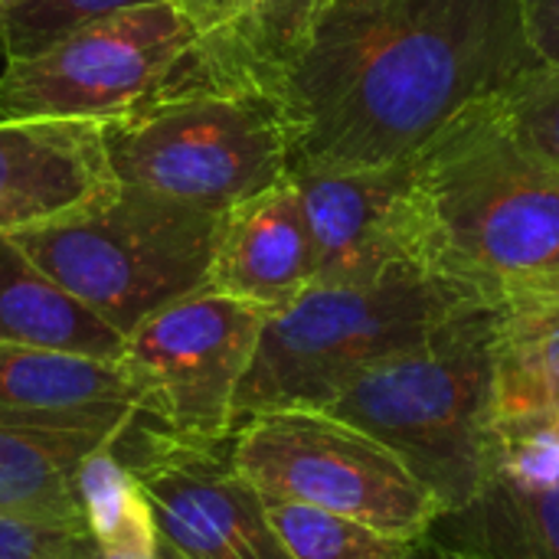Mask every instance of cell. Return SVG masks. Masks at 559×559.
Instances as JSON below:
<instances>
[{"instance_id":"6da1fadb","label":"cell","mask_w":559,"mask_h":559,"mask_svg":"<svg viewBox=\"0 0 559 559\" xmlns=\"http://www.w3.org/2000/svg\"><path fill=\"white\" fill-rule=\"evenodd\" d=\"M534 66L518 0H331L275 92L288 170L409 160Z\"/></svg>"},{"instance_id":"7a4b0ae2","label":"cell","mask_w":559,"mask_h":559,"mask_svg":"<svg viewBox=\"0 0 559 559\" xmlns=\"http://www.w3.org/2000/svg\"><path fill=\"white\" fill-rule=\"evenodd\" d=\"M491 102L413 157V219L423 272L501 305L559 292V167L524 151Z\"/></svg>"},{"instance_id":"3957f363","label":"cell","mask_w":559,"mask_h":559,"mask_svg":"<svg viewBox=\"0 0 559 559\" xmlns=\"http://www.w3.org/2000/svg\"><path fill=\"white\" fill-rule=\"evenodd\" d=\"M498 305H465L423 344L360 373L328 413L386 445L436 498L465 508L495 442Z\"/></svg>"},{"instance_id":"277c9868","label":"cell","mask_w":559,"mask_h":559,"mask_svg":"<svg viewBox=\"0 0 559 559\" xmlns=\"http://www.w3.org/2000/svg\"><path fill=\"white\" fill-rule=\"evenodd\" d=\"M475 301L413 265L370 285H311L265 318L236 396V426L269 409H328L360 373L423 344Z\"/></svg>"},{"instance_id":"5b68a950","label":"cell","mask_w":559,"mask_h":559,"mask_svg":"<svg viewBox=\"0 0 559 559\" xmlns=\"http://www.w3.org/2000/svg\"><path fill=\"white\" fill-rule=\"evenodd\" d=\"M223 226L226 213L111 183L13 239L56 285L128 337L160 308L210 285Z\"/></svg>"},{"instance_id":"8992f818","label":"cell","mask_w":559,"mask_h":559,"mask_svg":"<svg viewBox=\"0 0 559 559\" xmlns=\"http://www.w3.org/2000/svg\"><path fill=\"white\" fill-rule=\"evenodd\" d=\"M98 128L115 183L197 210L229 213L292 177L285 118L265 92H157Z\"/></svg>"},{"instance_id":"52a82bcc","label":"cell","mask_w":559,"mask_h":559,"mask_svg":"<svg viewBox=\"0 0 559 559\" xmlns=\"http://www.w3.org/2000/svg\"><path fill=\"white\" fill-rule=\"evenodd\" d=\"M229 459L262 501L331 511L409 544L439 518L436 498L386 445L328 409L246 416Z\"/></svg>"},{"instance_id":"ba28073f","label":"cell","mask_w":559,"mask_h":559,"mask_svg":"<svg viewBox=\"0 0 559 559\" xmlns=\"http://www.w3.org/2000/svg\"><path fill=\"white\" fill-rule=\"evenodd\" d=\"M265 318L246 301L200 288L141 321L118 354L138 416L174 439L226 445Z\"/></svg>"},{"instance_id":"9c48e42d","label":"cell","mask_w":559,"mask_h":559,"mask_svg":"<svg viewBox=\"0 0 559 559\" xmlns=\"http://www.w3.org/2000/svg\"><path fill=\"white\" fill-rule=\"evenodd\" d=\"M193 43V26L167 0L92 20L36 56L3 62L0 121L121 118L170 79Z\"/></svg>"},{"instance_id":"30bf717a","label":"cell","mask_w":559,"mask_h":559,"mask_svg":"<svg viewBox=\"0 0 559 559\" xmlns=\"http://www.w3.org/2000/svg\"><path fill=\"white\" fill-rule=\"evenodd\" d=\"M144 485L160 537L187 559H292L265 501L236 472L226 445L174 439L141 416L115 439Z\"/></svg>"},{"instance_id":"8fae6325","label":"cell","mask_w":559,"mask_h":559,"mask_svg":"<svg viewBox=\"0 0 559 559\" xmlns=\"http://www.w3.org/2000/svg\"><path fill=\"white\" fill-rule=\"evenodd\" d=\"M432 540L472 559H559V426L495 419L478 495L429 527Z\"/></svg>"},{"instance_id":"7c38bea8","label":"cell","mask_w":559,"mask_h":559,"mask_svg":"<svg viewBox=\"0 0 559 559\" xmlns=\"http://www.w3.org/2000/svg\"><path fill=\"white\" fill-rule=\"evenodd\" d=\"M314 246V285H370L419 269L413 157L357 170L292 174Z\"/></svg>"},{"instance_id":"4fadbf2b","label":"cell","mask_w":559,"mask_h":559,"mask_svg":"<svg viewBox=\"0 0 559 559\" xmlns=\"http://www.w3.org/2000/svg\"><path fill=\"white\" fill-rule=\"evenodd\" d=\"M134 416L118 360L0 344V426L121 436Z\"/></svg>"},{"instance_id":"5bb4252c","label":"cell","mask_w":559,"mask_h":559,"mask_svg":"<svg viewBox=\"0 0 559 559\" xmlns=\"http://www.w3.org/2000/svg\"><path fill=\"white\" fill-rule=\"evenodd\" d=\"M111 183L95 121H0V233L66 216Z\"/></svg>"},{"instance_id":"9a60e30c","label":"cell","mask_w":559,"mask_h":559,"mask_svg":"<svg viewBox=\"0 0 559 559\" xmlns=\"http://www.w3.org/2000/svg\"><path fill=\"white\" fill-rule=\"evenodd\" d=\"M314 285V246L292 177L226 213L210 285L275 314Z\"/></svg>"},{"instance_id":"2e32d148","label":"cell","mask_w":559,"mask_h":559,"mask_svg":"<svg viewBox=\"0 0 559 559\" xmlns=\"http://www.w3.org/2000/svg\"><path fill=\"white\" fill-rule=\"evenodd\" d=\"M328 7L331 0H239L233 23L197 39L157 92L249 88L275 98Z\"/></svg>"},{"instance_id":"e0dca14e","label":"cell","mask_w":559,"mask_h":559,"mask_svg":"<svg viewBox=\"0 0 559 559\" xmlns=\"http://www.w3.org/2000/svg\"><path fill=\"white\" fill-rule=\"evenodd\" d=\"M0 344L118 360L124 337L56 285L13 233H0Z\"/></svg>"},{"instance_id":"ac0fdd59","label":"cell","mask_w":559,"mask_h":559,"mask_svg":"<svg viewBox=\"0 0 559 559\" xmlns=\"http://www.w3.org/2000/svg\"><path fill=\"white\" fill-rule=\"evenodd\" d=\"M495 419L559 426V292H527L498 305Z\"/></svg>"},{"instance_id":"d6986e66","label":"cell","mask_w":559,"mask_h":559,"mask_svg":"<svg viewBox=\"0 0 559 559\" xmlns=\"http://www.w3.org/2000/svg\"><path fill=\"white\" fill-rule=\"evenodd\" d=\"M118 436L0 426V514L82 531L79 465Z\"/></svg>"},{"instance_id":"ffe728a7","label":"cell","mask_w":559,"mask_h":559,"mask_svg":"<svg viewBox=\"0 0 559 559\" xmlns=\"http://www.w3.org/2000/svg\"><path fill=\"white\" fill-rule=\"evenodd\" d=\"M75 501L82 531L105 559H154L160 531L154 504L118 455L115 439L98 445L75 472Z\"/></svg>"},{"instance_id":"44dd1931","label":"cell","mask_w":559,"mask_h":559,"mask_svg":"<svg viewBox=\"0 0 559 559\" xmlns=\"http://www.w3.org/2000/svg\"><path fill=\"white\" fill-rule=\"evenodd\" d=\"M265 511L292 559H409L413 550L409 540L331 511L288 501H265Z\"/></svg>"},{"instance_id":"7402d4cb","label":"cell","mask_w":559,"mask_h":559,"mask_svg":"<svg viewBox=\"0 0 559 559\" xmlns=\"http://www.w3.org/2000/svg\"><path fill=\"white\" fill-rule=\"evenodd\" d=\"M157 0H10L0 3V59H26L72 29Z\"/></svg>"},{"instance_id":"603a6c76","label":"cell","mask_w":559,"mask_h":559,"mask_svg":"<svg viewBox=\"0 0 559 559\" xmlns=\"http://www.w3.org/2000/svg\"><path fill=\"white\" fill-rule=\"evenodd\" d=\"M501 128L534 157L559 167V62H540L491 102Z\"/></svg>"},{"instance_id":"cb8c5ba5","label":"cell","mask_w":559,"mask_h":559,"mask_svg":"<svg viewBox=\"0 0 559 559\" xmlns=\"http://www.w3.org/2000/svg\"><path fill=\"white\" fill-rule=\"evenodd\" d=\"M75 531L0 514V559H49Z\"/></svg>"},{"instance_id":"d4e9b609","label":"cell","mask_w":559,"mask_h":559,"mask_svg":"<svg viewBox=\"0 0 559 559\" xmlns=\"http://www.w3.org/2000/svg\"><path fill=\"white\" fill-rule=\"evenodd\" d=\"M524 33L540 62H559V0H518Z\"/></svg>"},{"instance_id":"484cf974","label":"cell","mask_w":559,"mask_h":559,"mask_svg":"<svg viewBox=\"0 0 559 559\" xmlns=\"http://www.w3.org/2000/svg\"><path fill=\"white\" fill-rule=\"evenodd\" d=\"M197 33V39H206L219 29H226L239 10V0H167Z\"/></svg>"},{"instance_id":"4316f807","label":"cell","mask_w":559,"mask_h":559,"mask_svg":"<svg viewBox=\"0 0 559 559\" xmlns=\"http://www.w3.org/2000/svg\"><path fill=\"white\" fill-rule=\"evenodd\" d=\"M49 559H105L102 554H98V547L92 544V537L85 534V531H75V534H69L59 547H56V554ZM154 559H187L180 557L164 537H160V547H157V554H154Z\"/></svg>"},{"instance_id":"83f0119b","label":"cell","mask_w":559,"mask_h":559,"mask_svg":"<svg viewBox=\"0 0 559 559\" xmlns=\"http://www.w3.org/2000/svg\"><path fill=\"white\" fill-rule=\"evenodd\" d=\"M409 559H472V557H465V554H459V550H449V547H442V544H439V540H432V537H423V540H416V544H413Z\"/></svg>"},{"instance_id":"f1b7e54d","label":"cell","mask_w":559,"mask_h":559,"mask_svg":"<svg viewBox=\"0 0 559 559\" xmlns=\"http://www.w3.org/2000/svg\"><path fill=\"white\" fill-rule=\"evenodd\" d=\"M0 3H10V0H0Z\"/></svg>"}]
</instances>
